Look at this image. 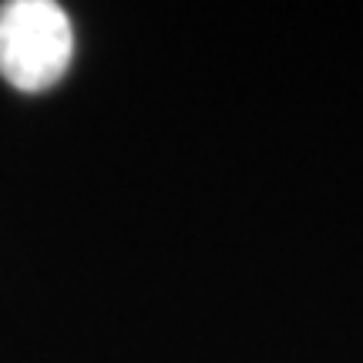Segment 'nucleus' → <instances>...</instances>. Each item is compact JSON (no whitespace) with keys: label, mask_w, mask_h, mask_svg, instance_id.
<instances>
[{"label":"nucleus","mask_w":363,"mask_h":363,"mask_svg":"<svg viewBox=\"0 0 363 363\" xmlns=\"http://www.w3.org/2000/svg\"><path fill=\"white\" fill-rule=\"evenodd\" d=\"M74 34L61 4L11 0L0 7V74L17 91H44L71 65Z\"/></svg>","instance_id":"f257e3e1"}]
</instances>
